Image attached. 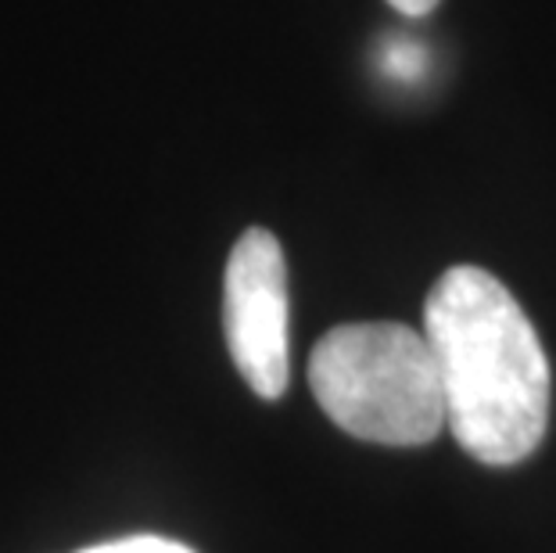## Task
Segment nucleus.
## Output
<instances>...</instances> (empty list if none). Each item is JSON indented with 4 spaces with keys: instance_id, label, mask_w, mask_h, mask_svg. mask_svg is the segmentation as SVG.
<instances>
[{
    "instance_id": "20e7f679",
    "label": "nucleus",
    "mask_w": 556,
    "mask_h": 553,
    "mask_svg": "<svg viewBox=\"0 0 556 553\" xmlns=\"http://www.w3.org/2000/svg\"><path fill=\"white\" fill-rule=\"evenodd\" d=\"M79 553H194V550L162 536H126V539H112V543L87 546Z\"/></svg>"
},
{
    "instance_id": "f03ea898",
    "label": "nucleus",
    "mask_w": 556,
    "mask_h": 553,
    "mask_svg": "<svg viewBox=\"0 0 556 553\" xmlns=\"http://www.w3.org/2000/svg\"><path fill=\"white\" fill-rule=\"evenodd\" d=\"M316 403L341 431L377 445H424L448 428L445 388L424 331L395 321L341 324L309 356Z\"/></svg>"
},
{
    "instance_id": "f257e3e1",
    "label": "nucleus",
    "mask_w": 556,
    "mask_h": 553,
    "mask_svg": "<svg viewBox=\"0 0 556 553\" xmlns=\"http://www.w3.org/2000/svg\"><path fill=\"white\" fill-rule=\"evenodd\" d=\"M424 335L456 442L489 467L535 453L549 428L553 374L510 288L481 266L445 269L424 302Z\"/></svg>"
},
{
    "instance_id": "7ed1b4c3",
    "label": "nucleus",
    "mask_w": 556,
    "mask_h": 553,
    "mask_svg": "<svg viewBox=\"0 0 556 553\" xmlns=\"http://www.w3.org/2000/svg\"><path fill=\"white\" fill-rule=\"evenodd\" d=\"M223 331L230 360L255 395L280 399L291 381L288 263L280 241L252 227L233 244L223 277Z\"/></svg>"
},
{
    "instance_id": "39448f33",
    "label": "nucleus",
    "mask_w": 556,
    "mask_h": 553,
    "mask_svg": "<svg viewBox=\"0 0 556 553\" xmlns=\"http://www.w3.org/2000/svg\"><path fill=\"white\" fill-rule=\"evenodd\" d=\"M395 11H402V15H409V18H417V15H428V11L438 4V0H388Z\"/></svg>"
}]
</instances>
